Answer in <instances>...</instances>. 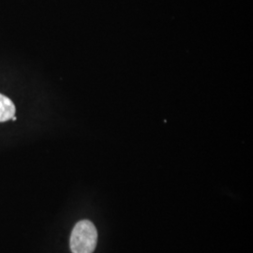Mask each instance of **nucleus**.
I'll return each mask as SVG.
<instances>
[{
	"label": "nucleus",
	"mask_w": 253,
	"mask_h": 253,
	"mask_svg": "<svg viewBox=\"0 0 253 253\" xmlns=\"http://www.w3.org/2000/svg\"><path fill=\"white\" fill-rule=\"evenodd\" d=\"M98 241V232L89 220H81L73 228L70 246L73 253H93Z\"/></svg>",
	"instance_id": "1"
},
{
	"label": "nucleus",
	"mask_w": 253,
	"mask_h": 253,
	"mask_svg": "<svg viewBox=\"0 0 253 253\" xmlns=\"http://www.w3.org/2000/svg\"><path fill=\"white\" fill-rule=\"evenodd\" d=\"M15 105L8 97L0 94V122H6L14 117Z\"/></svg>",
	"instance_id": "2"
}]
</instances>
